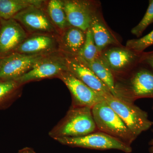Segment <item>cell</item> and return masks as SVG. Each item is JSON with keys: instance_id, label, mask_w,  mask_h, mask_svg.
<instances>
[{"instance_id": "26", "label": "cell", "mask_w": 153, "mask_h": 153, "mask_svg": "<svg viewBox=\"0 0 153 153\" xmlns=\"http://www.w3.org/2000/svg\"><path fill=\"white\" fill-rule=\"evenodd\" d=\"M153 132V129H152ZM150 147L149 148V151L150 153H153V138L150 141L149 143Z\"/></svg>"}, {"instance_id": "4", "label": "cell", "mask_w": 153, "mask_h": 153, "mask_svg": "<svg viewBox=\"0 0 153 153\" xmlns=\"http://www.w3.org/2000/svg\"><path fill=\"white\" fill-rule=\"evenodd\" d=\"M103 97L106 103L137 138L153 126V122L149 120L147 113L134 103L123 101L111 94H105Z\"/></svg>"}, {"instance_id": "2", "label": "cell", "mask_w": 153, "mask_h": 153, "mask_svg": "<svg viewBox=\"0 0 153 153\" xmlns=\"http://www.w3.org/2000/svg\"><path fill=\"white\" fill-rule=\"evenodd\" d=\"M114 92V97L131 103L140 98H153V73L140 68L115 78Z\"/></svg>"}, {"instance_id": "11", "label": "cell", "mask_w": 153, "mask_h": 153, "mask_svg": "<svg viewBox=\"0 0 153 153\" xmlns=\"http://www.w3.org/2000/svg\"><path fill=\"white\" fill-rule=\"evenodd\" d=\"M44 56L14 52L1 58L0 80H17L30 71L34 64Z\"/></svg>"}, {"instance_id": "29", "label": "cell", "mask_w": 153, "mask_h": 153, "mask_svg": "<svg viewBox=\"0 0 153 153\" xmlns=\"http://www.w3.org/2000/svg\"><path fill=\"white\" fill-rule=\"evenodd\" d=\"M1 58H0V61H1Z\"/></svg>"}, {"instance_id": "20", "label": "cell", "mask_w": 153, "mask_h": 153, "mask_svg": "<svg viewBox=\"0 0 153 153\" xmlns=\"http://www.w3.org/2000/svg\"><path fill=\"white\" fill-rule=\"evenodd\" d=\"M85 33V43L77 56L83 62L88 63L100 56V53L96 46L90 28H88Z\"/></svg>"}, {"instance_id": "15", "label": "cell", "mask_w": 153, "mask_h": 153, "mask_svg": "<svg viewBox=\"0 0 153 153\" xmlns=\"http://www.w3.org/2000/svg\"><path fill=\"white\" fill-rule=\"evenodd\" d=\"M90 28L96 46L100 54L111 46L121 45L114 33L107 25L100 11L94 18Z\"/></svg>"}, {"instance_id": "28", "label": "cell", "mask_w": 153, "mask_h": 153, "mask_svg": "<svg viewBox=\"0 0 153 153\" xmlns=\"http://www.w3.org/2000/svg\"><path fill=\"white\" fill-rule=\"evenodd\" d=\"M152 109H153V105H152Z\"/></svg>"}, {"instance_id": "1", "label": "cell", "mask_w": 153, "mask_h": 153, "mask_svg": "<svg viewBox=\"0 0 153 153\" xmlns=\"http://www.w3.org/2000/svg\"><path fill=\"white\" fill-rule=\"evenodd\" d=\"M98 131L91 108L87 107H70L66 115L49 131L54 140L77 137Z\"/></svg>"}, {"instance_id": "27", "label": "cell", "mask_w": 153, "mask_h": 153, "mask_svg": "<svg viewBox=\"0 0 153 153\" xmlns=\"http://www.w3.org/2000/svg\"><path fill=\"white\" fill-rule=\"evenodd\" d=\"M0 27H1V19H0Z\"/></svg>"}, {"instance_id": "10", "label": "cell", "mask_w": 153, "mask_h": 153, "mask_svg": "<svg viewBox=\"0 0 153 153\" xmlns=\"http://www.w3.org/2000/svg\"><path fill=\"white\" fill-rule=\"evenodd\" d=\"M57 78L63 81L70 91L72 97L71 106L87 107L91 108L105 100L104 94L91 88L68 70L60 73Z\"/></svg>"}, {"instance_id": "16", "label": "cell", "mask_w": 153, "mask_h": 153, "mask_svg": "<svg viewBox=\"0 0 153 153\" xmlns=\"http://www.w3.org/2000/svg\"><path fill=\"white\" fill-rule=\"evenodd\" d=\"M86 33L79 28L68 27L59 36L60 51L66 56H77L84 45Z\"/></svg>"}, {"instance_id": "21", "label": "cell", "mask_w": 153, "mask_h": 153, "mask_svg": "<svg viewBox=\"0 0 153 153\" xmlns=\"http://www.w3.org/2000/svg\"><path fill=\"white\" fill-rule=\"evenodd\" d=\"M153 45V30L147 35L138 39L129 40L127 41L126 47L137 53H142Z\"/></svg>"}, {"instance_id": "18", "label": "cell", "mask_w": 153, "mask_h": 153, "mask_svg": "<svg viewBox=\"0 0 153 153\" xmlns=\"http://www.w3.org/2000/svg\"><path fill=\"white\" fill-rule=\"evenodd\" d=\"M44 9L53 25L60 34L70 27L64 8V1L62 0L46 1Z\"/></svg>"}, {"instance_id": "3", "label": "cell", "mask_w": 153, "mask_h": 153, "mask_svg": "<svg viewBox=\"0 0 153 153\" xmlns=\"http://www.w3.org/2000/svg\"><path fill=\"white\" fill-rule=\"evenodd\" d=\"M91 111L98 131L113 137L128 146H131L136 139V137L105 100L94 105Z\"/></svg>"}, {"instance_id": "22", "label": "cell", "mask_w": 153, "mask_h": 153, "mask_svg": "<svg viewBox=\"0 0 153 153\" xmlns=\"http://www.w3.org/2000/svg\"><path fill=\"white\" fill-rule=\"evenodd\" d=\"M22 86L17 80H0V105L16 94Z\"/></svg>"}, {"instance_id": "8", "label": "cell", "mask_w": 153, "mask_h": 153, "mask_svg": "<svg viewBox=\"0 0 153 153\" xmlns=\"http://www.w3.org/2000/svg\"><path fill=\"white\" fill-rule=\"evenodd\" d=\"M64 8L69 25L86 32L100 12L99 3L93 1L65 0Z\"/></svg>"}, {"instance_id": "9", "label": "cell", "mask_w": 153, "mask_h": 153, "mask_svg": "<svg viewBox=\"0 0 153 153\" xmlns=\"http://www.w3.org/2000/svg\"><path fill=\"white\" fill-rule=\"evenodd\" d=\"M13 19L22 25L28 34L44 33L60 36L59 31L47 15L44 6L28 7L19 12Z\"/></svg>"}, {"instance_id": "25", "label": "cell", "mask_w": 153, "mask_h": 153, "mask_svg": "<svg viewBox=\"0 0 153 153\" xmlns=\"http://www.w3.org/2000/svg\"><path fill=\"white\" fill-rule=\"evenodd\" d=\"M18 153H36L34 150L31 148L26 147L20 150Z\"/></svg>"}, {"instance_id": "24", "label": "cell", "mask_w": 153, "mask_h": 153, "mask_svg": "<svg viewBox=\"0 0 153 153\" xmlns=\"http://www.w3.org/2000/svg\"><path fill=\"white\" fill-rule=\"evenodd\" d=\"M144 60L146 63L149 65L153 69V53L146 56Z\"/></svg>"}, {"instance_id": "13", "label": "cell", "mask_w": 153, "mask_h": 153, "mask_svg": "<svg viewBox=\"0 0 153 153\" xmlns=\"http://www.w3.org/2000/svg\"><path fill=\"white\" fill-rule=\"evenodd\" d=\"M0 19V58H3L15 52L29 34L15 19Z\"/></svg>"}, {"instance_id": "14", "label": "cell", "mask_w": 153, "mask_h": 153, "mask_svg": "<svg viewBox=\"0 0 153 153\" xmlns=\"http://www.w3.org/2000/svg\"><path fill=\"white\" fill-rule=\"evenodd\" d=\"M66 60L68 71L77 79L98 93L112 94L107 86L78 56H66Z\"/></svg>"}, {"instance_id": "17", "label": "cell", "mask_w": 153, "mask_h": 153, "mask_svg": "<svg viewBox=\"0 0 153 153\" xmlns=\"http://www.w3.org/2000/svg\"><path fill=\"white\" fill-rule=\"evenodd\" d=\"M46 1L41 0H0V19H13L19 12L31 7H43Z\"/></svg>"}, {"instance_id": "6", "label": "cell", "mask_w": 153, "mask_h": 153, "mask_svg": "<svg viewBox=\"0 0 153 153\" xmlns=\"http://www.w3.org/2000/svg\"><path fill=\"white\" fill-rule=\"evenodd\" d=\"M61 144L72 147L98 150L115 149L130 153L132 149L119 140L104 133L97 131L77 137H65L55 140Z\"/></svg>"}, {"instance_id": "7", "label": "cell", "mask_w": 153, "mask_h": 153, "mask_svg": "<svg viewBox=\"0 0 153 153\" xmlns=\"http://www.w3.org/2000/svg\"><path fill=\"white\" fill-rule=\"evenodd\" d=\"M140 54L120 45L108 47L100 55L116 78L132 71L140 60Z\"/></svg>"}, {"instance_id": "23", "label": "cell", "mask_w": 153, "mask_h": 153, "mask_svg": "<svg viewBox=\"0 0 153 153\" xmlns=\"http://www.w3.org/2000/svg\"><path fill=\"white\" fill-rule=\"evenodd\" d=\"M153 23V0L149 1V7L146 13L137 26L132 28L131 30L132 34L136 36L137 38L142 35L144 31L151 24Z\"/></svg>"}, {"instance_id": "12", "label": "cell", "mask_w": 153, "mask_h": 153, "mask_svg": "<svg viewBox=\"0 0 153 153\" xmlns=\"http://www.w3.org/2000/svg\"><path fill=\"white\" fill-rule=\"evenodd\" d=\"M59 36L44 33L29 34L15 52L44 56L59 52Z\"/></svg>"}, {"instance_id": "5", "label": "cell", "mask_w": 153, "mask_h": 153, "mask_svg": "<svg viewBox=\"0 0 153 153\" xmlns=\"http://www.w3.org/2000/svg\"><path fill=\"white\" fill-rule=\"evenodd\" d=\"M67 70L66 55L59 51L41 57L30 71L17 81L23 85L32 81L57 77L60 73Z\"/></svg>"}, {"instance_id": "19", "label": "cell", "mask_w": 153, "mask_h": 153, "mask_svg": "<svg viewBox=\"0 0 153 153\" xmlns=\"http://www.w3.org/2000/svg\"><path fill=\"white\" fill-rule=\"evenodd\" d=\"M83 62L107 86L112 95L114 96V76L109 67L102 60L101 55L91 62Z\"/></svg>"}]
</instances>
